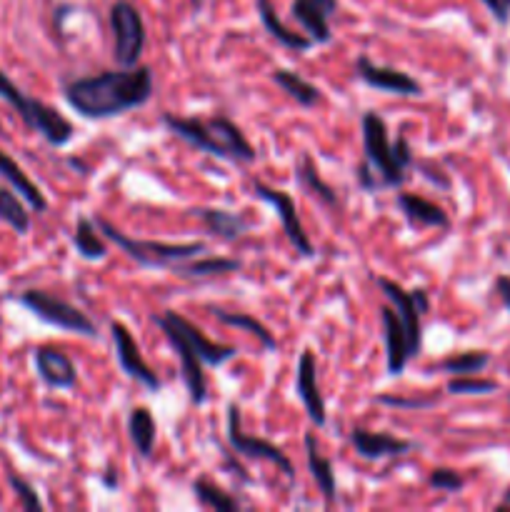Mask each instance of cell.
Masks as SVG:
<instances>
[{"label":"cell","mask_w":510,"mask_h":512,"mask_svg":"<svg viewBox=\"0 0 510 512\" xmlns=\"http://www.w3.org/2000/svg\"><path fill=\"white\" fill-rule=\"evenodd\" d=\"M110 28H113V58L120 68H133L140 63L145 48V23L138 8L118 0L110 8Z\"/></svg>","instance_id":"cell-7"},{"label":"cell","mask_w":510,"mask_h":512,"mask_svg":"<svg viewBox=\"0 0 510 512\" xmlns=\"http://www.w3.org/2000/svg\"><path fill=\"white\" fill-rule=\"evenodd\" d=\"M228 443H230V448H233L235 455L273 463L275 468L283 470L285 478L293 480V475H295L293 463H290V458L278 448V445L268 443V440H263V438H250V435L243 433V425H240V408L235 403L228 405Z\"/></svg>","instance_id":"cell-11"},{"label":"cell","mask_w":510,"mask_h":512,"mask_svg":"<svg viewBox=\"0 0 510 512\" xmlns=\"http://www.w3.org/2000/svg\"><path fill=\"white\" fill-rule=\"evenodd\" d=\"M0 98H3L5 103L13 105L15 113L23 118V123L28 125L30 130H38L50 145H55V148H63V145H68L70 140H73V123H70L63 113H58L53 105L43 103V100L38 98H28L3 70H0Z\"/></svg>","instance_id":"cell-4"},{"label":"cell","mask_w":510,"mask_h":512,"mask_svg":"<svg viewBox=\"0 0 510 512\" xmlns=\"http://www.w3.org/2000/svg\"><path fill=\"white\" fill-rule=\"evenodd\" d=\"M38 378L53 390H70L78 385V370H75L73 358L53 345H40L33 353Z\"/></svg>","instance_id":"cell-15"},{"label":"cell","mask_w":510,"mask_h":512,"mask_svg":"<svg viewBox=\"0 0 510 512\" xmlns=\"http://www.w3.org/2000/svg\"><path fill=\"white\" fill-rule=\"evenodd\" d=\"M398 203L400 213L405 215L408 225H413L415 230H423V228H450V218L438 203L433 200L423 198V195H415V193H398L395 198Z\"/></svg>","instance_id":"cell-20"},{"label":"cell","mask_w":510,"mask_h":512,"mask_svg":"<svg viewBox=\"0 0 510 512\" xmlns=\"http://www.w3.org/2000/svg\"><path fill=\"white\" fill-rule=\"evenodd\" d=\"M445 390L450 395H490L498 390V383L488 378H473V375H453Z\"/></svg>","instance_id":"cell-34"},{"label":"cell","mask_w":510,"mask_h":512,"mask_svg":"<svg viewBox=\"0 0 510 512\" xmlns=\"http://www.w3.org/2000/svg\"><path fill=\"white\" fill-rule=\"evenodd\" d=\"M380 320H383V338H385V363H388L390 375H400L405 365L415 358L413 348H410L408 333H405L403 323H400L395 308L380 310Z\"/></svg>","instance_id":"cell-18"},{"label":"cell","mask_w":510,"mask_h":512,"mask_svg":"<svg viewBox=\"0 0 510 512\" xmlns=\"http://www.w3.org/2000/svg\"><path fill=\"white\" fill-rule=\"evenodd\" d=\"M428 483H430V488H435V490H445V493H458V490H463L465 480H463V475L455 473V470L435 468L433 473H430Z\"/></svg>","instance_id":"cell-36"},{"label":"cell","mask_w":510,"mask_h":512,"mask_svg":"<svg viewBox=\"0 0 510 512\" xmlns=\"http://www.w3.org/2000/svg\"><path fill=\"white\" fill-rule=\"evenodd\" d=\"M73 245L78 250L80 258L85 260H103L108 255V243L103 240V233L98 230V225L90 218L80 215L75 220V233H73Z\"/></svg>","instance_id":"cell-30"},{"label":"cell","mask_w":510,"mask_h":512,"mask_svg":"<svg viewBox=\"0 0 510 512\" xmlns=\"http://www.w3.org/2000/svg\"><path fill=\"white\" fill-rule=\"evenodd\" d=\"M243 263L235 258H200V260H183V263L173 265L170 273L180 275V278H215V275L238 273Z\"/></svg>","instance_id":"cell-28"},{"label":"cell","mask_w":510,"mask_h":512,"mask_svg":"<svg viewBox=\"0 0 510 512\" xmlns=\"http://www.w3.org/2000/svg\"><path fill=\"white\" fill-rule=\"evenodd\" d=\"M253 195L258 200H263V203H268L270 208H275L280 225H283L285 235H288L295 253H300L303 258H313L315 248L313 243H310L308 233H305L303 223H300V215H298V208H295L293 195L285 193V190L280 188H270V185L260 183V180H253Z\"/></svg>","instance_id":"cell-9"},{"label":"cell","mask_w":510,"mask_h":512,"mask_svg":"<svg viewBox=\"0 0 510 512\" xmlns=\"http://www.w3.org/2000/svg\"><path fill=\"white\" fill-rule=\"evenodd\" d=\"M363 128L365 158L358 165V185L368 193H378L383 188H400L405 183V168L393 153V140L388 135V125L375 110H368L360 120Z\"/></svg>","instance_id":"cell-3"},{"label":"cell","mask_w":510,"mask_h":512,"mask_svg":"<svg viewBox=\"0 0 510 512\" xmlns=\"http://www.w3.org/2000/svg\"><path fill=\"white\" fill-rule=\"evenodd\" d=\"M8 485H10V488H13V493L18 495L20 505H23L25 510H30V512H40V510H43V500L38 498V493H35L33 485H30L28 480L20 478L18 473H13V470H10V473H8Z\"/></svg>","instance_id":"cell-35"},{"label":"cell","mask_w":510,"mask_h":512,"mask_svg":"<svg viewBox=\"0 0 510 512\" xmlns=\"http://www.w3.org/2000/svg\"><path fill=\"white\" fill-rule=\"evenodd\" d=\"M305 460H308V470L313 475L315 485H318L320 493L325 495V500H335V473H333V463L328 458L320 455L318 440H315V433H305Z\"/></svg>","instance_id":"cell-25"},{"label":"cell","mask_w":510,"mask_h":512,"mask_svg":"<svg viewBox=\"0 0 510 512\" xmlns=\"http://www.w3.org/2000/svg\"><path fill=\"white\" fill-rule=\"evenodd\" d=\"M200 5H203V0H193V8L200 10Z\"/></svg>","instance_id":"cell-41"},{"label":"cell","mask_w":510,"mask_h":512,"mask_svg":"<svg viewBox=\"0 0 510 512\" xmlns=\"http://www.w3.org/2000/svg\"><path fill=\"white\" fill-rule=\"evenodd\" d=\"M100 233L115 243L118 248H123L128 253V258H133L140 268H173V265L183 263V260L195 258L200 253H208V245L205 243H155V240H138L128 238L123 230L115 228L113 223H108L105 218L95 220Z\"/></svg>","instance_id":"cell-5"},{"label":"cell","mask_w":510,"mask_h":512,"mask_svg":"<svg viewBox=\"0 0 510 512\" xmlns=\"http://www.w3.org/2000/svg\"><path fill=\"white\" fill-rule=\"evenodd\" d=\"M163 315L175 325V330H178V333L188 340L190 348L198 353V358L203 360V365H208V368H220V365H225L228 360H233L235 353H238L233 345H223V343H215V340L205 338L203 330L195 328L188 318H183V315L175 313V310H165Z\"/></svg>","instance_id":"cell-16"},{"label":"cell","mask_w":510,"mask_h":512,"mask_svg":"<svg viewBox=\"0 0 510 512\" xmlns=\"http://www.w3.org/2000/svg\"><path fill=\"white\" fill-rule=\"evenodd\" d=\"M295 180H298L300 190H303L305 195H310V198L318 200V203L328 205V208L338 205V193L320 178L318 168H315L310 155H300L298 158V163H295Z\"/></svg>","instance_id":"cell-24"},{"label":"cell","mask_w":510,"mask_h":512,"mask_svg":"<svg viewBox=\"0 0 510 512\" xmlns=\"http://www.w3.org/2000/svg\"><path fill=\"white\" fill-rule=\"evenodd\" d=\"M295 390L303 403L305 413L313 420L315 428H323L328 420V408H325V398L320 393L318 385V363H315V353L305 348L298 358V368H295Z\"/></svg>","instance_id":"cell-13"},{"label":"cell","mask_w":510,"mask_h":512,"mask_svg":"<svg viewBox=\"0 0 510 512\" xmlns=\"http://www.w3.org/2000/svg\"><path fill=\"white\" fill-rule=\"evenodd\" d=\"M485 8L493 13V18L498 20L500 25H505L510 20V0H483Z\"/></svg>","instance_id":"cell-38"},{"label":"cell","mask_w":510,"mask_h":512,"mask_svg":"<svg viewBox=\"0 0 510 512\" xmlns=\"http://www.w3.org/2000/svg\"><path fill=\"white\" fill-rule=\"evenodd\" d=\"M193 218H198L205 225L210 235H218L223 240H235L250 230V220L240 213H230V210L220 208H193L190 210Z\"/></svg>","instance_id":"cell-22"},{"label":"cell","mask_w":510,"mask_h":512,"mask_svg":"<svg viewBox=\"0 0 510 512\" xmlns=\"http://www.w3.org/2000/svg\"><path fill=\"white\" fill-rule=\"evenodd\" d=\"M335 10H338V0H293V5H290L293 20H298L308 38L318 45L333 40L328 20Z\"/></svg>","instance_id":"cell-17"},{"label":"cell","mask_w":510,"mask_h":512,"mask_svg":"<svg viewBox=\"0 0 510 512\" xmlns=\"http://www.w3.org/2000/svg\"><path fill=\"white\" fill-rule=\"evenodd\" d=\"M498 510H510V488L505 490L503 500H500V503H498Z\"/></svg>","instance_id":"cell-40"},{"label":"cell","mask_w":510,"mask_h":512,"mask_svg":"<svg viewBox=\"0 0 510 512\" xmlns=\"http://www.w3.org/2000/svg\"><path fill=\"white\" fill-rule=\"evenodd\" d=\"M490 365V353L485 350H465V353L450 355V358L440 360L438 370L448 375H475L483 373Z\"/></svg>","instance_id":"cell-33"},{"label":"cell","mask_w":510,"mask_h":512,"mask_svg":"<svg viewBox=\"0 0 510 512\" xmlns=\"http://www.w3.org/2000/svg\"><path fill=\"white\" fill-rule=\"evenodd\" d=\"M0 178L25 200L35 213H45V210H48V198H45V195L40 193L38 185L25 175L23 168H20L8 153H3V148H0Z\"/></svg>","instance_id":"cell-21"},{"label":"cell","mask_w":510,"mask_h":512,"mask_svg":"<svg viewBox=\"0 0 510 512\" xmlns=\"http://www.w3.org/2000/svg\"><path fill=\"white\" fill-rule=\"evenodd\" d=\"M153 70L148 65L103 70L98 75L68 80L63 95L70 108L88 120H105L140 108L153 98Z\"/></svg>","instance_id":"cell-1"},{"label":"cell","mask_w":510,"mask_h":512,"mask_svg":"<svg viewBox=\"0 0 510 512\" xmlns=\"http://www.w3.org/2000/svg\"><path fill=\"white\" fill-rule=\"evenodd\" d=\"M273 83L278 85L283 93H288L290 98L295 100V103L303 105V108H313V105H318L320 100H323V93H320V90L315 88L313 83H308L303 75L295 73V70L275 68L273 70Z\"/></svg>","instance_id":"cell-27"},{"label":"cell","mask_w":510,"mask_h":512,"mask_svg":"<svg viewBox=\"0 0 510 512\" xmlns=\"http://www.w3.org/2000/svg\"><path fill=\"white\" fill-rule=\"evenodd\" d=\"M0 220L10 225L18 235H25L30 230L28 208L13 188H0Z\"/></svg>","instance_id":"cell-32"},{"label":"cell","mask_w":510,"mask_h":512,"mask_svg":"<svg viewBox=\"0 0 510 512\" xmlns=\"http://www.w3.org/2000/svg\"><path fill=\"white\" fill-rule=\"evenodd\" d=\"M350 443H353L355 453L365 460H383V458H400V455L410 453L413 443L403 438H395L388 433H370L365 428L350 430Z\"/></svg>","instance_id":"cell-19"},{"label":"cell","mask_w":510,"mask_h":512,"mask_svg":"<svg viewBox=\"0 0 510 512\" xmlns=\"http://www.w3.org/2000/svg\"><path fill=\"white\" fill-rule=\"evenodd\" d=\"M375 403L380 405H388V408H403V410H425L435 403V398H403V395H388V393H380L375 398Z\"/></svg>","instance_id":"cell-37"},{"label":"cell","mask_w":510,"mask_h":512,"mask_svg":"<svg viewBox=\"0 0 510 512\" xmlns=\"http://www.w3.org/2000/svg\"><path fill=\"white\" fill-rule=\"evenodd\" d=\"M153 323L163 330V335L168 338L170 348L178 353L180 360V373H183V383L188 388L190 403L193 405H203L205 398H208V383H205V373H203V360L198 358L193 348H190L188 340L175 330V325L170 323L165 315H153Z\"/></svg>","instance_id":"cell-10"},{"label":"cell","mask_w":510,"mask_h":512,"mask_svg":"<svg viewBox=\"0 0 510 512\" xmlns=\"http://www.w3.org/2000/svg\"><path fill=\"white\" fill-rule=\"evenodd\" d=\"M128 433L130 440H133V448L140 458L148 460L153 455L155 448V433H158V425H155L153 413L145 405H138V408L130 410L128 415Z\"/></svg>","instance_id":"cell-26"},{"label":"cell","mask_w":510,"mask_h":512,"mask_svg":"<svg viewBox=\"0 0 510 512\" xmlns=\"http://www.w3.org/2000/svg\"><path fill=\"white\" fill-rule=\"evenodd\" d=\"M255 10H258L260 15V23H263V28L268 30L270 35H273L275 40H278L283 48H290V50H308L313 48V40L308 38V35L303 33H295V30H290L288 25L280 20V15L275 13V5L270 3V0H255Z\"/></svg>","instance_id":"cell-23"},{"label":"cell","mask_w":510,"mask_h":512,"mask_svg":"<svg viewBox=\"0 0 510 512\" xmlns=\"http://www.w3.org/2000/svg\"><path fill=\"white\" fill-rule=\"evenodd\" d=\"M15 300L25 310H30L35 318L43 320L45 325H53V328L68 330V333L75 335H85V338H95L98 335V328H95V323L83 310H78L68 300L58 298V295L48 293V290H23Z\"/></svg>","instance_id":"cell-6"},{"label":"cell","mask_w":510,"mask_h":512,"mask_svg":"<svg viewBox=\"0 0 510 512\" xmlns=\"http://www.w3.org/2000/svg\"><path fill=\"white\" fill-rule=\"evenodd\" d=\"M165 128L175 135V138L185 140L193 148L203 150V153L215 155V158L230 160V163H255L258 153L245 138L240 125L225 115H213V118H180L175 113L160 115Z\"/></svg>","instance_id":"cell-2"},{"label":"cell","mask_w":510,"mask_h":512,"mask_svg":"<svg viewBox=\"0 0 510 512\" xmlns=\"http://www.w3.org/2000/svg\"><path fill=\"white\" fill-rule=\"evenodd\" d=\"M495 293L500 295V300H503V305L510 313V275H500V278H495Z\"/></svg>","instance_id":"cell-39"},{"label":"cell","mask_w":510,"mask_h":512,"mask_svg":"<svg viewBox=\"0 0 510 512\" xmlns=\"http://www.w3.org/2000/svg\"><path fill=\"white\" fill-rule=\"evenodd\" d=\"M375 283H378V288L383 290L385 298L393 303L395 313H398L400 323H403L405 333H408L410 348H413V353L418 355L420 348H423V325H420V315L428 313L430 308L428 295H425V290H405L403 285L395 283V280L390 278H383V275H378Z\"/></svg>","instance_id":"cell-8"},{"label":"cell","mask_w":510,"mask_h":512,"mask_svg":"<svg viewBox=\"0 0 510 512\" xmlns=\"http://www.w3.org/2000/svg\"><path fill=\"white\" fill-rule=\"evenodd\" d=\"M355 78L363 80L370 88L385 90L393 95H423V85L408 73L398 68H388V65H375L368 55H358L355 60Z\"/></svg>","instance_id":"cell-14"},{"label":"cell","mask_w":510,"mask_h":512,"mask_svg":"<svg viewBox=\"0 0 510 512\" xmlns=\"http://www.w3.org/2000/svg\"><path fill=\"white\" fill-rule=\"evenodd\" d=\"M193 495L200 503V508H208L215 512H238L240 503L230 493H225L220 485L210 483L208 478H198L193 483Z\"/></svg>","instance_id":"cell-31"},{"label":"cell","mask_w":510,"mask_h":512,"mask_svg":"<svg viewBox=\"0 0 510 512\" xmlns=\"http://www.w3.org/2000/svg\"><path fill=\"white\" fill-rule=\"evenodd\" d=\"M110 335H113V345H115V355H118V363L123 368L125 375H130L133 380H138L143 388H148L150 393H158L163 388L158 375L153 373L148 363H145L143 353H140L138 343H135L133 333L125 323L120 320H110Z\"/></svg>","instance_id":"cell-12"},{"label":"cell","mask_w":510,"mask_h":512,"mask_svg":"<svg viewBox=\"0 0 510 512\" xmlns=\"http://www.w3.org/2000/svg\"><path fill=\"white\" fill-rule=\"evenodd\" d=\"M210 313L215 315V320H220L223 325H228V328H240V330H245V333L253 335V338L258 340L265 350H270V353H275V350H278V340H275V335L270 333V330L265 328L258 318H253V315L230 313V310H223V308H210Z\"/></svg>","instance_id":"cell-29"}]
</instances>
